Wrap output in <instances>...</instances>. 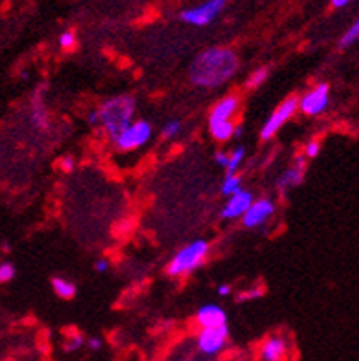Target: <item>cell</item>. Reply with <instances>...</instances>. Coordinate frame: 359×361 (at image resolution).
Instances as JSON below:
<instances>
[{"label":"cell","instance_id":"cell-21","mask_svg":"<svg viewBox=\"0 0 359 361\" xmlns=\"http://www.w3.org/2000/svg\"><path fill=\"white\" fill-rule=\"evenodd\" d=\"M83 345H87V339H85V336L79 334V332H72V334L66 338V341H64L63 347L66 353H75V350H79Z\"/></svg>","mask_w":359,"mask_h":361},{"label":"cell","instance_id":"cell-33","mask_svg":"<svg viewBox=\"0 0 359 361\" xmlns=\"http://www.w3.org/2000/svg\"><path fill=\"white\" fill-rule=\"evenodd\" d=\"M217 292H219V295H224V298H226V295L231 293V286H229V284H220Z\"/></svg>","mask_w":359,"mask_h":361},{"label":"cell","instance_id":"cell-16","mask_svg":"<svg viewBox=\"0 0 359 361\" xmlns=\"http://www.w3.org/2000/svg\"><path fill=\"white\" fill-rule=\"evenodd\" d=\"M211 136L217 140V142H228L231 140L233 134H235V123L233 121H222V123H213L209 125Z\"/></svg>","mask_w":359,"mask_h":361},{"label":"cell","instance_id":"cell-37","mask_svg":"<svg viewBox=\"0 0 359 361\" xmlns=\"http://www.w3.org/2000/svg\"><path fill=\"white\" fill-rule=\"evenodd\" d=\"M0 152H2V147H0Z\"/></svg>","mask_w":359,"mask_h":361},{"label":"cell","instance_id":"cell-1","mask_svg":"<svg viewBox=\"0 0 359 361\" xmlns=\"http://www.w3.org/2000/svg\"><path fill=\"white\" fill-rule=\"evenodd\" d=\"M238 72V57L229 48L213 46L200 51L189 68L193 85L200 88H220Z\"/></svg>","mask_w":359,"mask_h":361},{"label":"cell","instance_id":"cell-29","mask_svg":"<svg viewBox=\"0 0 359 361\" xmlns=\"http://www.w3.org/2000/svg\"><path fill=\"white\" fill-rule=\"evenodd\" d=\"M228 160H229V152L219 151L217 154H214V161H217L220 167H224V169H226V165H228Z\"/></svg>","mask_w":359,"mask_h":361},{"label":"cell","instance_id":"cell-8","mask_svg":"<svg viewBox=\"0 0 359 361\" xmlns=\"http://www.w3.org/2000/svg\"><path fill=\"white\" fill-rule=\"evenodd\" d=\"M330 103V87L327 82H319L303 97H299V110L306 116L323 114Z\"/></svg>","mask_w":359,"mask_h":361},{"label":"cell","instance_id":"cell-23","mask_svg":"<svg viewBox=\"0 0 359 361\" xmlns=\"http://www.w3.org/2000/svg\"><path fill=\"white\" fill-rule=\"evenodd\" d=\"M358 39H359V18H358V20H355L354 24H352L351 27H348V32H346L345 35H343L341 48H346V46L354 44V42L358 41Z\"/></svg>","mask_w":359,"mask_h":361},{"label":"cell","instance_id":"cell-12","mask_svg":"<svg viewBox=\"0 0 359 361\" xmlns=\"http://www.w3.org/2000/svg\"><path fill=\"white\" fill-rule=\"evenodd\" d=\"M305 173H306V160H305V156H299V158L296 160V164L281 174V178H279L277 182L279 192H281V195H286L290 189L300 185L303 180H305Z\"/></svg>","mask_w":359,"mask_h":361},{"label":"cell","instance_id":"cell-19","mask_svg":"<svg viewBox=\"0 0 359 361\" xmlns=\"http://www.w3.org/2000/svg\"><path fill=\"white\" fill-rule=\"evenodd\" d=\"M242 189V178L238 174H226V178L222 182V195L224 197H231L235 192Z\"/></svg>","mask_w":359,"mask_h":361},{"label":"cell","instance_id":"cell-31","mask_svg":"<svg viewBox=\"0 0 359 361\" xmlns=\"http://www.w3.org/2000/svg\"><path fill=\"white\" fill-rule=\"evenodd\" d=\"M88 125H92V127L99 125V112L97 110H92L90 114H88Z\"/></svg>","mask_w":359,"mask_h":361},{"label":"cell","instance_id":"cell-14","mask_svg":"<svg viewBox=\"0 0 359 361\" xmlns=\"http://www.w3.org/2000/svg\"><path fill=\"white\" fill-rule=\"evenodd\" d=\"M241 99L238 96H226L220 99L209 114V125L222 123V121H233V116L238 112Z\"/></svg>","mask_w":359,"mask_h":361},{"label":"cell","instance_id":"cell-32","mask_svg":"<svg viewBox=\"0 0 359 361\" xmlns=\"http://www.w3.org/2000/svg\"><path fill=\"white\" fill-rule=\"evenodd\" d=\"M96 270L99 271V274H105V271L109 270V261H107V259H99V261L96 262Z\"/></svg>","mask_w":359,"mask_h":361},{"label":"cell","instance_id":"cell-28","mask_svg":"<svg viewBox=\"0 0 359 361\" xmlns=\"http://www.w3.org/2000/svg\"><path fill=\"white\" fill-rule=\"evenodd\" d=\"M59 165L63 173H72L73 167H75V160H73V156H63V160L59 161Z\"/></svg>","mask_w":359,"mask_h":361},{"label":"cell","instance_id":"cell-24","mask_svg":"<svg viewBox=\"0 0 359 361\" xmlns=\"http://www.w3.org/2000/svg\"><path fill=\"white\" fill-rule=\"evenodd\" d=\"M15 274H17V270H15V266L11 264V262H2V264H0V284H6L9 283V281H13Z\"/></svg>","mask_w":359,"mask_h":361},{"label":"cell","instance_id":"cell-6","mask_svg":"<svg viewBox=\"0 0 359 361\" xmlns=\"http://www.w3.org/2000/svg\"><path fill=\"white\" fill-rule=\"evenodd\" d=\"M229 329L228 325L219 329H202L196 336V347L205 356H219L228 347Z\"/></svg>","mask_w":359,"mask_h":361},{"label":"cell","instance_id":"cell-36","mask_svg":"<svg viewBox=\"0 0 359 361\" xmlns=\"http://www.w3.org/2000/svg\"><path fill=\"white\" fill-rule=\"evenodd\" d=\"M9 250H11V246L8 243H2V252H9Z\"/></svg>","mask_w":359,"mask_h":361},{"label":"cell","instance_id":"cell-15","mask_svg":"<svg viewBox=\"0 0 359 361\" xmlns=\"http://www.w3.org/2000/svg\"><path fill=\"white\" fill-rule=\"evenodd\" d=\"M51 288H54L55 295L64 301H70V299L75 298V293H78V288H75V284L72 281L64 279V277H54L51 279Z\"/></svg>","mask_w":359,"mask_h":361},{"label":"cell","instance_id":"cell-7","mask_svg":"<svg viewBox=\"0 0 359 361\" xmlns=\"http://www.w3.org/2000/svg\"><path fill=\"white\" fill-rule=\"evenodd\" d=\"M224 6H226V0H207V2L196 6V8L183 9L180 13V18L185 24H191V26H207L219 17Z\"/></svg>","mask_w":359,"mask_h":361},{"label":"cell","instance_id":"cell-30","mask_svg":"<svg viewBox=\"0 0 359 361\" xmlns=\"http://www.w3.org/2000/svg\"><path fill=\"white\" fill-rule=\"evenodd\" d=\"M87 347L90 348V350H99V348L103 347V341H101L99 338H90L87 341Z\"/></svg>","mask_w":359,"mask_h":361},{"label":"cell","instance_id":"cell-10","mask_svg":"<svg viewBox=\"0 0 359 361\" xmlns=\"http://www.w3.org/2000/svg\"><path fill=\"white\" fill-rule=\"evenodd\" d=\"M262 361H286L290 356V343L284 336H268L259 348Z\"/></svg>","mask_w":359,"mask_h":361},{"label":"cell","instance_id":"cell-5","mask_svg":"<svg viewBox=\"0 0 359 361\" xmlns=\"http://www.w3.org/2000/svg\"><path fill=\"white\" fill-rule=\"evenodd\" d=\"M297 110H299V97L290 96L282 101L281 105L273 110L272 116L266 119V123H264L262 130H260V137H262L264 142L272 140V137L275 136V134H277L293 116H296Z\"/></svg>","mask_w":359,"mask_h":361},{"label":"cell","instance_id":"cell-22","mask_svg":"<svg viewBox=\"0 0 359 361\" xmlns=\"http://www.w3.org/2000/svg\"><path fill=\"white\" fill-rule=\"evenodd\" d=\"M182 133V121H178V119H171L169 123H165L164 127H162V137L164 140H173V137H176L178 134Z\"/></svg>","mask_w":359,"mask_h":361},{"label":"cell","instance_id":"cell-11","mask_svg":"<svg viewBox=\"0 0 359 361\" xmlns=\"http://www.w3.org/2000/svg\"><path fill=\"white\" fill-rule=\"evenodd\" d=\"M253 204V192L248 191V189H241L238 192L231 195L226 202V206L220 211V216L224 220H238L244 216V213L250 209V206Z\"/></svg>","mask_w":359,"mask_h":361},{"label":"cell","instance_id":"cell-18","mask_svg":"<svg viewBox=\"0 0 359 361\" xmlns=\"http://www.w3.org/2000/svg\"><path fill=\"white\" fill-rule=\"evenodd\" d=\"M245 158V149L244 147H237L235 151L229 152V160L228 165H226V174H237L238 169H241L242 161Z\"/></svg>","mask_w":359,"mask_h":361},{"label":"cell","instance_id":"cell-4","mask_svg":"<svg viewBox=\"0 0 359 361\" xmlns=\"http://www.w3.org/2000/svg\"><path fill=\"white\" fill-rule=\"evenodd\" d=\"M150 137H152V125L147 119H136L116 137L114 145L119 152L138 151L149 143Z\"/></svg>","mask_w":359,"mask_h":361},{"label":"cell","instance_id":"cell-17","mask_svg":"<svg viewBox=\"0 0 359 361\" xmlns=\"http://www.w3.org/2000/svg\"><path fill=\"white\" fill-rule=\"evenodd\" d=\"M32 121L37 128H46L48 127V112H46V106L41 99H35L32 106Z\"/></svg>","mask_w":359,"mask_h":361},{"label":"cell","instance_id":"cell-35","mask_svg":"<svg viewBox=\"0 0 359 361\" xmlns=\"http://www.w3.org/2000/svg\"><path fill=\"white\" fill-rule=\"evenodd\" d=\"M242 134H244V127L242 125H235V134H233V137H241Z\"/></svg>","mask_w":359,"mask_h":361},{"label":"cell","instance_id":"cell-9","mask_svg":"<svg viewBox=\"0 0 359 361\" xmlns=\"http://www.w3.org/2000/svg\"><path fill=\"white\" fill-rule=\"evenodd\" d=\"M273 213H275V202L272 198H259V200H253L250 209L245 211L241 220L248 229H257L266 224Z\"/></svg>","mask_w":359,"mask_h":361},{"label":"cell","instance_id":"cell-2","mask_svg":"<svg viewBox=\"0 0 359 361\" xmlns=\"http://www.w3.org/2000/svg\"><path fill=\"white\" fill-rule=\"evenodd\" d=\"M97 112H99V127L114 142L116 137L134 121L136 99L127 94L112 96L97 109Z\"/></svg>","mask_w":359,"mask_h":361},{"label":"cell","instance_id":"cell-34","mask_svg":"<svg viewBox=\"0 0 359 361\" xmlns=\"http://www.w3.org/2000/svg\"><path fill=\"white\" fill-rule=\"evenodd\" d=\"M351 2V0H332V6L334 8H343V6H346Z\"/></svg>","mask_w":359,"mask_h":361},{"label":"cell","instance_id":"cell-26","mask_svg":"<svg viewBox=\"0 0 359 361\" xmlns=\"http://www.w3.org/2000/svg\"><path fill=\"white\" fill-rule=\"evenodd\" d=\"M59 44L64 50H72L75 46V33L73 32H63L59 37Z\"/></svg>","mask_w":359,"mask_h":361},{"label":"cell","instance_id":"cell-20","mask_svg":"<svg viewBox=\"0 0 359 361\" xmlns=\"http://www.w3.org/2000/svg\"><path fill=\"white\" fill-rule=\"evenodd\" d=\"M268 75H269V70L266 68V66H260V68L255 70L250 78H248V81H245V88H248V90L259 88L260 85H264V81L268 79Z\"/></svg>","mask_w":359,"mask_h":361},{"label":"cell","instance_id":"cell-3","mask_svg":"<svg viewBox=\"0 0 359 361\" xmlns=\"http://www.w3.org/2000/svg\"><path fill=\"white\" fill-rule=\"evenodd\" d=\"M209 253V243L207 240H195L182 247L167 264V275L171 277H182V275L193 274L198 270L207 259Z\"/></svg>","mask_w":359,"mask_h":361},{"label":"cell","instance_id":"cell-38","mask_svg":"<svg viewBox=\"0 0 359 361\" xmlns=\"http://www.w3.org/2000/svg\"><path fill=\"white\" fill-rule=\"evenodd\" d=\"M185 361H189V360H185Z\"/></svg>","mask_w":359,"mask_h":361},{"label":"cell","instance_id":"cell-27","mask_svg":"<svg viewBox=\"0 0 359 361\" xmlns=\"http://www.w3.org/2000/svg\"><path fill=\"white\" fill-rule=\"evenodd\" d=\"M319 151H321V143H319L317 140H314V142H310L308 145L305 147V158L312 160V158H315V156L319 154Z\"/></svg>","mask_w":359,"mask_h":361},{"label":"cell","instance_id":"cell-13","mask_svg":"<svg viewBox=\"0 0 359 361\" xmlns=\"http://www.w3.org/2000/svg\"><path fill=\"white\" fill-rule=\"evenodd\" d=\"M196 325L200 329H219L228 325V314L219 305H205L196 312Z\"/></svg>","mask_w":359,"mask_h":361},{"label":"cell","instance_id":"cell-25","mask_svg":"<svg viewBox=\"0 0 359 361\" xmlns=\"http://www.w3.org/2000/svg\"><path fill=\"white\" fill-rule=\"evenodd\" d=\"M264 295V290L262 288H251V290H245V292L238 293L237 301L244 302V301H253V299H260Z\"/></svg>","mask_w":359,"mask_h":361}]
</instances>
